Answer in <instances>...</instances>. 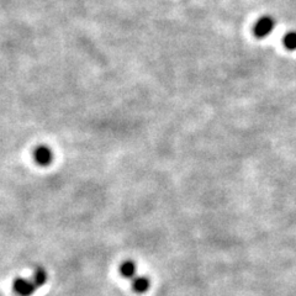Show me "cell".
Here are the masks:
<instances>
[{
	"label": "cell",
	"mask_w": 296,
	"mask_h": 296,
	"mask_svg": "<svg viewBox=\"0 0 296 296\" xmlns=\"http://www.w3.org/2000/svg\"><path fill=\"white\" fill-rule=\"evenodd\" d=\"M283 43H284L285 48L289 51H295L296 49V31H290L283 38Z\"/></svg>",
	"instance_id": "7"
},
{
	"label": "cell",
	"mask_w": 296,
	"mask_h": 296,
	"mask_svg": "<svg viewBox=\"0 0 296 296\" xmlns=\"http://www.w3.org/2000/svg\"><path fill=\"white\" fill-rule=\"evenodd\" d=\"M120 273L124 278H126V279H133V278H136L137 275V268H136V264L133 263L132 261H126L124 262V263L120 266Z\"/></svg>",
	"instance_id": "5"
},
{
	"label": "cell",
	"mask_w": 296,
	"mask_h": 296,
	"mask_svg": "<svg viewBox=\"0 0 296 296\" xmlns=\"http://www.w3.org/2000/svg\"><path fill=\"white\" fill-rule=\"evenodd\" d=\"M31 280H32V283H33V284H35L36 288L43 287V285L46 284V282H47V273H46V271H44V269H42V268L36 269V271L33 272L32 278H31Z\"/></svg>",
	"instance_id": "6"
},
{
	"label": "cell",
	"mask_w": 296,
	"mask_h": 296,
	"mask_svg": "<svg viewBox=\"0 0 296 296\" xmlns=\"http://www.w3.org/2000/svg\"><path fill=\"white\" fill-rule=\"evenodd\" d=\"M37 288L32 283L31 279H23L19 278L14 282V290L19 296H32Z\"/></svg>",
	"instance_id": "3"
},
{
	"label": "cell",
	"mask_w": 296,
	"mask_h": 296,
	"mask_svg": "<svg viewBox=\"0 0 296 296\" xmlns=\"http://www.w3.org/2000/svg\"><path fill=\"white\" fill-rule=\"evenodd\" d=\"M33 158L36 163L42 167H47L53 162V152L48 146H38L33 152Z\"/></svg>",
	"instance_id": "2"
},
{
	"label": "cell",
	"mask_w": 296,
	"mask_h": 296,
	"mask_svg": "<svg viewBox=\"0 0 296 296\" xmlns=\"http://www.w3.org/2000/svg\"><path fill=\"white\" fill-rule=\"evenodd\" d=\"M151 288V280L146 275H137L132 279V289L137 294H145Z\"/></svg>",
	"instance_id": "4"
},
{
	"label": "cell",
	"mask_w": 296,
	"mask_h": 296,
	"mask_svg": "<svg viewBox=\"0 0 296 296\" xmlns=\"http://www.w3.org/2000/svg\"><path fill=\"white\" fill-rule=\"evenodd\" d=\"M275 19L271 15H263L257 20L253 26V33L256 37L264 38L271 35L275 27Z\"/></svg>",
	"instance_id": "1"
}]
</instances>
